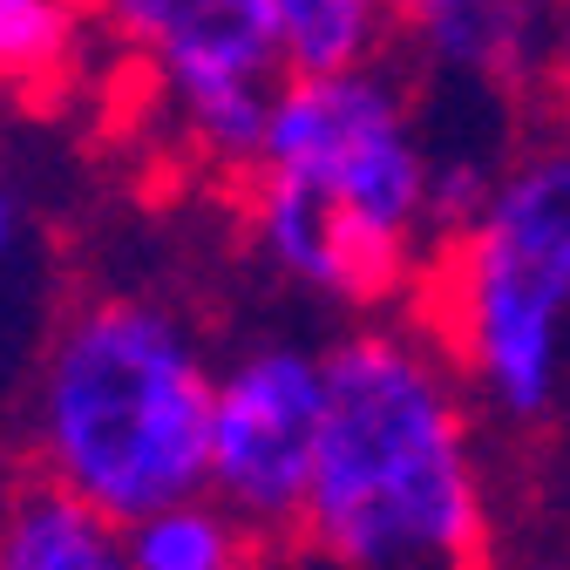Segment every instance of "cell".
Instances as JSON below:
<instances>
[{"instance_id": "14", "label": "cell", "mask_w": 570, "mask_h": 570, "mask_svg": "<svg viewBox=\"0 0 570 570\" xmlns=\"http://www.w3.org/2000/svg\"><path fill=\"white\" fill-rule=\"evenodd\" d=\"M563 570H570V563H563Z\"/></svg>"}, {"instance_id": "12", "label": "cell", "mask_w": 570, "mask_h": 570, "mask_svg": "<svg viewBox=\"0 0 570 570\" xmlns=\"http://www.w3.org/2000/svg\"><path fill=\"white\" fill-rule=\"evenodd\" d=\"M537 96L570 129V0H557V14H550V48H543V82H537Z\"/></svg>"}, {"instance_id": "1", "label": "cell", "mask_w": 570, "mask_h": 570, "mask_svg": "<svg viewBox=\"0 0 570 570\" xmlns=\"http://www.w3.org/2000/svg\"><path fill=\"white\" fill-rule=\"evenodd\" d=\"M326 414L306 517L285 557L326 570H489L475 394L407 326H353L320 346Z\"/></svg>"}, {"instance_id": "2", "label": "cell", "mask_w": 570, "mask_h": 570, "mask_svg": "<svg viewBox=\"0 0 570 570\" xmlns=\"http://www.w3.org/2000/svg\"><path fill=\"white\" fill-rule=\"evenodd\" d=\"M272 272L333 306H387L428 252V150L374 68L285 76L252 170L232 184Z\"/></svg>"}, {"instance_id": "5", "label": "cell", "mask_w": 570, "mask_h": 570, "mask_svg": "<svg viewBox=\"0 0 570 570\" xmlns=\"http://www.w3.org/2000/svg\"><path fill=\"white\" fill-rule=\"evenodd\" d=\"M96 21L150 68L190 150L238 184L285 82L272 0H96Z\"/></svg>"}, {"instance_id": "6", "label": "cell", "mask_w": 570, "mask_h": 570, "mask_svg": "<svg viewBox=\"0 0 570 570\" xmlns=\"http://www.w3.org/2000/svg\"><path fill=\"white\" fill-rule=\"evenodd\" d=\"M320 414H326L320 346L265 340V346H245L232 367H218L204 489L232 503L252 530H265L278 550H293L306 517Z\"/></svg>"}, {"instance_id": "3", "label": "cell", "mask_w": 570, "mask_h": 570, "mask_svg": "<svg viewBox=\"0 0 570 570\" xmlns=\"http://www.w3.org/2000/svg\"><path fill=\"white\" fill-rule=\"evenodd\" d=\"M218 367L142 293H82L35 367V475L136 523L204 489Z\"/></svg>"}, {"instance_id": "10", "label": "cell", "mask_w": 570, "mask_h": 570, "mask_svg": "<svg viewBox=\"0 0 570 570\" xmlns=\"http://www.w3.org/2000/svg\"><path fill=\"white\" fill-rule=\"evenodd\" d=\"M96 28V0H0V102L76 89Z\"/></svg>"}, {"instance_id": "7", "label": "cell", "mask_w": 570, "mask_h": 570, "mask_svg": "<svg viewBox=\"0 0 570 570\" xmlns=\"http://www.w3.org/2000/svg\"><path fill=\"white\" fill-rule=\"evenodd\" d=\"M557 0H394L401 41L495 96H537Z\"/></svg>"}, {"instance_id": "8", "label": "cell", "mask_w": 570, "mask_h": 570, "mask_svg": "<svg viewBox=\"0 0 570 570\" xmlns=\"http://www.w3.org/2000/svg\"><path fill=\"white\" fill-rule=\"evenodd\" d=\"M0 570H136L129 530L48 475L0 495Z\"/></svg>"}, {"instance_id": "9", "label": "cell", "mask_w": 570, "mask_h": 570, "mask_svg": "<svg viewBox=\"0 0 570 570\" xmlns=\"http://www.w3.org/2000/svg\"><path fill=\"white\" fill-rule=\"evenodd\" d=\"M122 530H129V563L136 570H272V557H285L265 530H252L210 489L177 495V503L136 517Z\"/></svg>"}, {"instance_id": "11", "label": "cell", "mask_w": 570, "mask_h": 570, "mask_svg": "<svg viewBox=\"0 0 570 570\" xmlns=\"http://www.w3.org/2000/svg\"><path fill=\"white\" fill-rule=\"evenodd\" d=\"M285 76H346L374 68L401 35L394 0H272Z\"/></svg>"}, {"instance_id": "4", "label": "cell", "mask_w": 570, "mask_h": 570, "mask_svg": "<svg viewBox=\"0 0 570 570\" xmlns=\"http://www.w3.org/2000/svg\"><path fill=\"white\" fill-rule=\"evenodd\" d=\"M407 313L503 428H543L557 414L570 320V129L495 170L475 218L421 252Z\"/></svg>"}, {"instance_id": "13", "label": "cell", "mask_w": 570, "mask_h": 570, "mask_svg": "<svg viewBox=\"0 0 570 570\" xmlns=\"http://www.w3.org/2000/svg\"><path fill=\"white\" fill-rule=\"evenodd\" d=\"M14 245H21V204H14L8 190H0V272H8Z\"/></svg>"}]
</instances>
